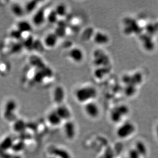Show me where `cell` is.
I'll list each match as a JSON object with an SVG mask.
<instances>
[{"label": "cell", "instance_id": "cell-18", "mask_svg": "<svg viewBox=\"0 0 158 158\" xmlns=\"http://www.w3.org/2000/svg\"><path fill=\"white\" fill-rule=\"evenodd\" d=\"M141 156L139 154V152L136 151L135 148L131 149L129 151L128 153L127 158H141Z\"/></svg>", "mask_w": 158, "mask_h": 158}, {"label": "cell", "instance_id": "cell-4", "mask_svg": "<svg viewBox=\"0 0 158 158\" xmlns=\"http://www.w3.org/2000/svg\"><path fill=\"white\" fill-rule=\"evenodd\" d=\"M83 110L85 115L92 119H97L100 114V107L95 100L84 105Z\"/></svg>", "mask_w": 158, "mask_h": 158}, {"label": "cell", "instance_id": "cell-13", "mask_svg": "<svg viewBox=\"0 0 158 158\" xmlns=\"http://www.w3.org/2000/svg\"><path fill=\"white\" fill-rule=\"evenodd\" d=\"M64 89L62 87H57L54 89L53 97L54 101L58 103V105L63 104L62 102L64 99Z\"/></svg>", "mask_w": 158, "mask_h": 158}, {"label": "cell", "instance_id": "cell-7", "mask_svg": "<svg viewBox=\"0 0 158 158\" xmlns=\"http://www.w3.org/2000/svg\"><path fill=\"white\" fill-rule=\"evenodd\" d=\"M55 110L64 122L71 119L72 113L69 106L63 103L58 105Z\"/></svg>", "mask_w": 158, "mask_h": 158}, {"label": "cell", "instance_id": "cell-12", "mask_svg": "<svg viewBox=\"0 0 158 158\" xmlns=\"http://www.w3.org/2000/svg\"><path fill=\"white\" fill-rule=\"evenodd\" d=\"M32 26L26 20H21L18 22L17 29L21 33H29L32 30Z\"/></svg>", "mask_w": 158, "mask_h": 158}, {"label": "cell", "instance_id": "cell-19", "mask_svg": "<svg viewBox=\"0 0 158 158\" xmlns=\"http://www.w3.org/2000/svg\"><path fill=\"white\" fill-rule=\"evenodd\" d=\"M156 136H157V138L158 139V124L156 127Z\"/></svg>", "mask_w": 158, "mask_h": 158}, {"label": "cell", "instance_id": "cell-5", "mask_svg": "<svg viewBox=\"0 0 158 158\" xmlns=\"http://www.w3.org/2000/svg\"><path fill=\"white\" fill-rule=\"evenodd\" d=\"M68 57L73 63L81 64L84 61L85 57V54L81 48L74 47L69 50Z\"/></svg>", "mask_w": 158, "mask_h": 158}, {"label": "cell", "instance_id": "cell-11", "mask_svg": "<svg viewBox=\"0 0 158 158\" xmlns=\"http://www.w3.org/2000/svg\"><path fill=\"white\" fill-rule=\"evenodd\" d=\"M46 20V17L45 15V11L42 10H39L36 12L32 18V22L33 25L40 26Z\"/></svg>", "mask_w": 158, "mask_h": 158}, {"label": "cell", "instance_id": "cell-3", "mask_svg": "<svg viewBox=\"0 0 158 158\" xmlns=\"http://www.w3.org/2000/svg\"><path fill=\"white\" fill-rule=\"evenodd\" d=\"M136 131L134 124L130 121L123 123L118 127L116 131L117 135L120 139H127L130 137Z\"/></svg>", "mask_w": 158, "mask_h": 158}, {"label": "cell", "instance_id": "cell-16", "mask_svg": "<svg viewBox=\"0 0 158 158\" xmlns=\"http://www.w3.org/2000/svg\"><path fill=\"white\" fill-rule=\"evenodd\" d=\"M54 10L58 17H64L67 14L68 8L66 4L61 3L57 5Z\"/></svg>", "mask_w": 158, "mask_h": 158}, {"label": "cell", "instance_id": "cell-20", "mask_svg": "<svg viewBox=\"0 0 158 158\" xmlns=\"http://www.w3.org/2000/svg\"></svg>", "mask_w": 158, "mask_h": 158}, {"label": "cell", "instance_id": "cell-15", "mask_svg": "<svg viewBox=\"0 0 158 158\" xmlns=\"http://www.w3.org/2000/svg\"><path fill=\"white\" fill-rule=\"evenodd\" d=\"M135 149L139 152L141 156H145L148 153V149L146 145L141 141H138L135 145Z\"/></svg>", "mask_w": 158, "mask_h": 158}, {"label": "cell", "instance_id": "cell-10", "mask_svg": "<svg viewBox=\"0 0 158 158\" xmlns=\"http://www.w3.org/2000/svg\"><path fill=\"white\" fill-rule=\"evenodd\" d=\"M94 40L98 45H105L109 43L110 37L105 32L99 31L94 35Z\"/></svg>", "mask_w": 158, "mask_h": 158}, {"label": "cell", "instance_id": "cell-9", "mask_svg": "<svg viewBox=\"0 0 158 158\" xmlns=\"http://www.w3.org/2000/svg\"><path fill=\"white\" fill-rule=\"evenodd\" d=\"M46 119L48 123L53 127L60 126L63 124L64 122L55 110H51L48 113L47 115Z\"/></svg>", "mask_w": 158, "mask_h": 158}, {"label": "cell", "instance_id": "cell-14", "mask_svg": "<svg viewBox=\"0 0 158 158\" xmlns=\"http://www.w3.org/2000/svg\"><path fill=\"white\" fill-rule=\"evenodd\" d=\"M10 10L11 13L17 17H22L26 12L24 7L17 3L11 5Z\"/></svg>", "mask_w": 158, "mask_h": 158}, {"label": "cell", "instance_id": "cell-8", "mask_svg": "<svg viewBox=\"0 0 158 158\" xmlns=\"http://www.w3.org/2000/svg\"><path fill=\"white\" fill-rule=\"evenodd\" d=\"M58 39L59 37L55 32H50L44 37V45L49 49L55 48L58 44Z\"/></svg>", "mask_w": 158, "mask_h": 158}, {"label": "cell", "instance_id": "cell-6", "mask_svg": "<svg viewBox=\"0 0 158 158\" xmlns=\"http://www.w3.org/2000/svg\"><path fill=\"white\" fill-rule=\"evenodd\" d=\"M63 131L64 136L69 140L74 139L77 134V127L71 120L65 121L63 124Z\"/></svg>", "mask_w": 158, "mask_h": 158}, {"label": "cell", "instance_id": "cell-1", "mask_svg": "<svg viewBox=\"0 0 158 158\" xmlns=\"http://www.w3.org/2000/svg\"><path fill=\"white\" fill-rule=\"evenodd\" d=\"M97 95V89L91 85H81L76 88L74 92V97L76 102L83 105L94 101Z\"/></svg>", "mask_w": 158, "mask_h": 158}, {"label": "cell", "instance_id": "cell-2", "mask_svg": "<svg viewBox=\"0 0 158 158\" xmlns=\"http://www.w3.org/2000/svg\"><path fill=\"white\" fill-rule=\"evenodd\" d=\"M130 113L129 107L126 105H120L115 106L110 114V118L115 123H121L125 117Z\"/></svg>", "mask_w": 158, "mask_h": 158}, {"label": "cell", "instance_id": "cell-17", "mask_svg": "<svg viewBox=\"0 0 158 158\" xmlns=\"http://www.w3.org/2000/svg\"><path fill=\"white\" fill-rule=\"evenodd\" d=\"M59 17L54 10L52 11H50L48 15V17H46V20L49 22L50 23H55L57 21Z\"/></svg>", "mask_w": 158, "mask_h": 158}]
</instances>
